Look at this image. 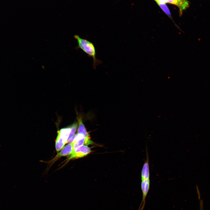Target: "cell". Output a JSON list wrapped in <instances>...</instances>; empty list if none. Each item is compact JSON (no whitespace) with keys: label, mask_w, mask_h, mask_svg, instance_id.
Returning <instances> with one entry per match:
<instances>
[{"label":"cell","mask_w":210,"mask_h":210,"mask_svg":"<svg viewBox=\"0 0 210 210\" xmlns=\"http://www.w3.org/2000/svg\"><path fill=\"white\" fill-rule=\"evenodd\" d=\"M158 4L164 12L172 20V17L169 10L168 7L165 4Z\"/></svg>","instance_id":"cell-9"},{"label":"cell","mask_w":210,"mask_h":210,"mask_svg":"<svg viewBox=\"0 0 210 210\" xmlns=\"http://www.w3.org/2000/svg\"><path fill=\"white\" fill-rule=\"evenodd\" d=\"M74 150L72 144L71 143L66 145L59 153V155L60 156H65L70 155Z\"/></svg>","instance_id":"cell-8"},{"label":"cell","mask_w":210,"mask_h":210,"mask_svg":"<svg viewBox=\"0 0 210 210\" xmlns=\"http://www.w3.org/2000/svg\"><path fill=\"white\" fill-rule=\"evenodd\" d=\"M71 126L62 128L58 131L55 141V148L57 152L59 151L67 143L70 132Z\"/></svg>","instance_id":"cell-2"},{"label":"cell","mask_w":210,"mask_h":210,"mask_svg":"<svg viewBox=\"0 0 210 210\" xmlns=\"http://www.w3.org/2000/svg\"><path fill=\"white\" fill-rule=\"evenodd\" d=\"M201 203V209H200V210H203L202 208V203Z\"/></svg>","instance_id":"cell-11"},{"label":"cell","mask_w":210,"mask_h":210,"mask_svg":"<svg viewBox=\"0 0 210 210\" xmlns=\"http://www.w3.org/2000/svg\"><path fill=\"white\" fill-rule=\"evenodd\" d=\"M156 2L157 1V0H154Z\"/></svg>","instance_id":"cell-12"},{"label":"cell","mask_w":210,"mask_h":210,"mask_svg":"<svg viewBox=\"0 0 210 210\" xmlns=\"http://www.w3.org/2000/svg\"><path fill=\"white\" fill-rule=\"evenodd\" d=\"M74 150L78 148L84 144L89 145L85 136L81 134H76V136L73 141L71 142Z\"/></svg>","instance_id":"cell-6"},{"label":"cell","mask_w":210,"mask_h":210,"mask_svg":"<svg viewBox=\"0 0 210 210\" xmlns=\"http://www.w3.org/2000/svg\"><path fill=\"white\" fill-rule=\"evenodd\" d=\"M166 3H169L175 5L178 7L179 9L180 16L182 14V11L189 6L188 0H165Z\"/></svg>","instance_id":"cell-5"},{"label":"cell","mask_w":210,"mask_h":210,"mask_svg":"<svg viewBox=\"0 0 210 210\" xmlns=\"http://www.w3.org/2000/svg\"><path fill=\"white\" fill-rule=\"evenodd\" d=\"M77 120L79 125L78 130V134H83L85 137L87 141L89 144H91L93 142L90 139L89 135L87 132L85 127L83 123L81 117L80 116H77Z\"/></svg>","instance_id":"cell-7"},{"label":"cell","mask_w":210,"mask_h":210,"mask_svg":"<svg viewBox=\"0 0 210 210\" xmlns=\"http://www.w3.org/2000/svg\"><path fill=\"white\" fill-rule=\"evenodd\" d=\"M91 152L90 148L86 145H82L74 150L72 153L69 155V159L84 157Z\"/></svg>","instance_id":"cell-3"},{"label":"cell","mask_w":210,"mask_h":210,"mask_svg":"<svg viewBox=\"0 0 210 210\" xmlns=\"http://www.w3.org/2000/svg\"><path fill=\"white\" fill-rule=\"evenodd\" d=\"M78 123L76 122L73 123L71 126V131L67 141L74 135V133L76 130L77 127L78 126Z\"/></svg>","instance_id":"cell-10"},{"label":"cell","mask_w":210,"mask_h":210,"mask_svg":"<svg viewBox=\"0 0 210 210\" xmlns=\"http://www.w3.org/2000/svg\"><path fill=\"white\" fill-rule=\"evenodd\" d=\"M146 159L143 165L141 171V180L150 178L149 158L148 149L147 146H146Z\"/></svg>","instance_id":"cell-4"},{"label":"cell","mask_w":210,"mask_h":210,"mask_svg":"<svg viewBox=\"0 0 210 210\" xmlns=\"http://www.w3.org/2000/svg\"><path fill=\"white\" fill-rule=\"evenodd\" d=\"M74 37L78 43V46L75 48L76 50H81L89 57H92L94 68L95 69L97 65L102 62L101 61L97 59L95 48L92 42L87 39L80 38L77 35H75Z\"/></svg>","instance_id":"cell-1"}]
</instances>
